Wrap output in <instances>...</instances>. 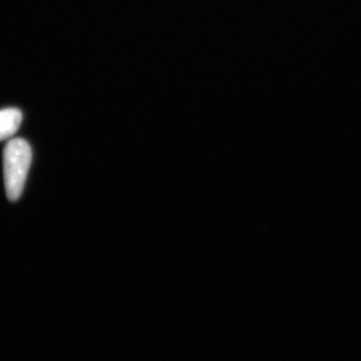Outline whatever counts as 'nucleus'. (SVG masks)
Instances as JSON below:
<instances>
[{"instance_id":"1","label":"nucleus","mask_w":361,"mask_h":361,"mask_svg":"<svg viewBox=\"0 0 361 361\" xmlns=\"http://www.w3.org/2000/svg\"><path fill=\"white\" fill-rule=\"evenodd\" d=\"M32 158V148L25 140L18 137L7 142L4 151V186L11 202L18 201L23 194Z\"/></svg>"},{"instance_id":"2","label":"nucleus","mask_w":361,"mask_h":361,"mask_svg":"<svg viewBox=\"0 0 361 361\" xmlns=\"http://www.w3.org/2000/svg\"><path fill=\"white\" fill-rule=\"evenodd\" d=\"M23 114L16 108L0 111V141L11 139L20 129Z\"/></svg>"}]
</instances>
